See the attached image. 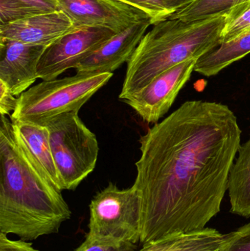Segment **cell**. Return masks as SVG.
Here are the masks:
<instances>
[{"instance_id": "1", "label": "cell", "mask_w": 250, "mask_h": 251, "mask_svg": "<svg viewBox=\"0 0 250 251\" xmlns=\"http://www.w3.org/2000/svg\"><path fill=\"white\" fill-rule=\"evenodd\" d=\"M241 135L226 104L188 101L141 136L142 246L204 229L220 212Z\"/></svg>"}, {"instance_id": "2", "label": "cell", "mask_w": 250, "mask_h": 251, "mask_svg": "<svg viewBox=\"0 0 250 251\" xmlns=\"http://www.w3.org/2000/svg\"><path fill=\"white\" fill-rule=\"evenodd\" d=\"M0 120V233L26 242L57 234L72 215L62 191L26 151L11 120Z\"/></svg>"}, {"instance_id": "3", "label": "cell", "mask_w": 250, "mask_h": 251, "mask_svg": "<svg viewBox=\"0 0 250 251\" xmlns=\"http://www.w3.org/2000/svg\"><path fill=\"white\" fill-rule=\"evenodd\" d=\"M226 16L195 22L168 19L154 25L127 62L120 100L148 85L170 68L198 59L221 43Z\"/></svg>"}, {"instance_id": "4", "label": "cell", "mask_w": 250, "mask_h": 251, "mask_svg": "<svg viewBox=\"0 0 250 251\" xmlns=\"http://www.w3.org/2000/svg\"><path fill=\"white\" fill-rule=\"evenodd\" d=\"M113 76V73L76 74L62 79L43 80L18 97L17 106L10 119L42 126L59 115L79 112Z\"/></svg>"}, {"instance_id": "5", "label": "cell", "mask_w": 250, "mask_h": 251, "mask_svg": "<svg viewBox=\"0 0 250 251\" xmlns=\"http://www.w3.org/2000/svg\"><path fill=\"white\" fill-rule=\"evenodd\" d=\"M141 202L135 186L119 189L110 182L90 204L86 237L125 251L140 242Z\"/></svg>"}, {"instance_id": "6", "label": "cell", "mask_w": 250, "mask_h": 251, "mask_svg": "<svg viewBox=\"0 0 250 251\" xmlns=\"http://www.w3.org/2000/svg\"><path fill=\"white\" fill-rule=\"evenodd\" d=\"M42 126L49 131L54 162L64 190H74L95 169L99 146L79 112L63 113Z\"/></svg>"}, {"instance_id": "7", "label": "cell", "mask_w": 250, "mask_h": 251, "mask_svg": "<svg viewBox=\"0 0 250 251\" xmlns=\"http://www.w3.org/2000/svg\"><path fill=\"white\" fill-rule=\"evenodd\" d=\"M115 34L107 28L73 27L45 47L37 68L38 78L52 80L68 69H76Z\"/></svg>"}, {"instance_id": "8", "label": "cell", "mask_w": 250, "mask_h": 251, "mask_svg": "<svg viewBox=\"0 0 250 251\" xmlns=\"http://www.w3.org/2000/svg\"><path fill=\"white\" fill-rule=\"evenodd\" d=\"M197 59L176 65L154 78L148 85L132 94L125 102L148 124H157L173 105L190 79Z\"/></svg>"}, {"instance_id": "9", "label": "cell", "mask_w": 250, "mask_h": 251, "mask_svg": "<svg viewBox=\"0 0 250 251\" xmlns=\"http://www.w3.org/2000/svg\"><path fill=\"white\" fill-rule=\"evenodd\" d=\"M58 4L74 27L107 28L119 33L151 20L143 12L117 0H58Z\"/></svg>"}, {"instance_id": "10", "label": "cell", "mask_w": 250, "mask_h": 251, "mask_svg": "<svg viewBox=\"0 0 250 251\" xmlns=\"http://www.w3.org/2000/svg\"><path fill=\"white\" fill-rule=\"evenodd\" d=\"M46 47L0 38V82L15 97H19L39 79L37 68Z\"/></svg>"}, {"instance_id": "11", "label": "cell", "mask_w": 250, "mask_h": 251, "mask_svg": "<svg viewBox=\"0 0 250 251\" xmlns=\"http://www.w3.org/2000/svg\"><path fill=\"white\" fill-rule=\"evenodd\" d=\"M151 25V20L144 21L113 35L80 62L75 69L76 74L113 73L123 63L129 61Z\"/></svg>"}, {"instance_id": "12", "label": "cell", "mask_w": 250, "mask_h": 251, "mask_svg": "<svg viewBox=\"0 0 250 251\" xmlns=\"http://www.w3.org/2000/svg\"><path fill=\"white\" fill-rule=\"evenodd\" d=\"M73 27L67 15L57 10L0 25V38L48 46Z\"/></svg>"}, {"instance_id": "13", "label": "cell", "mask_w": 250, "mask_h": 251, "mask_svg": "<svg viewBox=\"0 0 250 251\" xmlns=\"http://www.w3.org/2000/svg\"><path fill=\"white\" fill-rule=\"evenodd\" d=\"M12 124L18 138L40 169L59 190H64L53 156L47 127L27 122H12Z\"/></svg>"}, {"instance_id": "14", "label": "cell", "mask_w": 250, "mask_h": 251, "mask_svg": "<svg viewBox=\"0 0 250 251\" xmlns=\"http://www.w3.org/2000/svg\"><path fill=\"white\" fill-rule=\"evenodd\" d=\"M237 159L229 175L227 191L230 212L250 218V137L238 151Z\"/></svg>"}, {"instance_id": "15", "label": "cell", "mask_w": 250, "mask_h": 251, "mask_svg": "<svg viewBox=\"0 0 250 251\" xmlns=\"http://www.w3.org/2000/svg\"><path fill=\"white\" fill-rule=\"evenodd\" d=\"M226 234L215 228L171 236L132 251H222Z\"/></svg>"}, {"instance_id": "16", "label": "cell", "mask_w": 250, "mask_h": 251, "mask_svg": "<svg viewBox=\"0 0 250 251\" xmlns=\"http://www.w3.org/2000/svg\"><path fill=\"white\" fill-rule=\"evenodd\" d=\"M250 53V29L230 42L220 43L197 60L194 72L205 76L221 71Z\"/></svg>"}, {"instance_id": "17", "label": "cell", "mask_w": 250, "mask_h": 251, "mask_svg": "<svg viewBox=\"0 0 250 251\" xmlns=\"http://www.w3.org/2000/svg\"><path fill=\"white\" fill-rule=\"evenodd\" d=\"M57 10L58 0H0V25Z\"/></svg>"}, {"instance_id": "18", "label": "cell", "mask_w": 250, "mask_h": 251, "mask_svg": "<svg viewBox=\"0 0 250 251\" xmlns=\"http://www.w3.org/2000/svg\"><path fill=\"white\" fill-rule=\"evenodd\" d=\"M250 0H198L186 8L173 13L169 19L195 22L226 16L233 7Z\"/></svg>"}, {"instance_id": "19", "label": "cell", "mask_w": 250, "mask_h": 251, "mask_svg": "<svg viewBox=\"0 0 250 251\" xmlns=\"http://www.w3.org/2000/svg\"><path fill=\"white\" fill-rule=\"evenodd\" d=\"M250 29V1L232 8L226 15L221 43L230 42Z\"/></svg>"}, {"instance_id": "20", "label": "cell", "mask_w": 250, "mask_h": 251, "mask_svg": "<svg viewBox=\"0 0 250 251\" xmlns=\"http://www.w3.org/2000/svg\"><path fill=\"white\" fill-rule=\"evenodd\" d=\"M143 12L151 19L153 25L167 20L173 13L166 7L163 0H117Z\"/></svg>"}, {"instance_id": "21", "label": "cell", "mask_w": 250, "mask_h": 251, "mask_svg": "<svg viewBox=\"0 0 250 251\" xmlns=\"http://www.w3.org/2000/svg\"><path fill=\"white\" fill-rule=\"evenodd\" d=\"M222 251H250V223L226 234Z\"/></svg>"}, {"instance_id": "22", "label": "cell", "mask_w": 250, "mask_h": 251, "mask_svg": "<svg viewBox=\"0 0 250 251\" xmlns=\"http://www.w3.org/2000/svg\"><path fill=\"white\" fill-rule=\"evenodd\" d=\"M18 97L12 94L5 84L0 82V114L10 116L16 110Z\"/></svg>"}, {"instance_id": "23", "label": "cell", "mask_w": 250, "mask_h": 251, "mask_svg": "<svg viewBox=\"0 0 250 251\" xmlns=\"http://www.w3.org/2000/svg\"><path fill=\"white\" fill-rule=\"evenodd\" d=\"M0 251H39L32 247L30 242L13 240L6 234L0 233Z\"/></svg>"}, {"instance_id": "24", "label": "cell", "mask_w": 250, "mask_h": 251, "mask_svg": "<svg viewBox=\"0 0 250 251\" xmlns=\"http://www.w3.org/2000/svg\"><path fill=\"white\" fill-rule=\"evenodd\" d=\"M73 251H125L85 237V240Z\"/></svg>"}, {"instance_id": "25", "label": "cell", "mask_w": 250, "mask_h": 251, "mask_svg": "<svg viewBox=\"0 0 250 251\" xmlns=\"http://www.w3.org/2000/svg\"><path fill=\"white\" fill-rule=\"evenodd\" d=\"M196 1L198 0H163L166 7L173 13V14L186 8Z\"/></svg>"}]
</instances>
